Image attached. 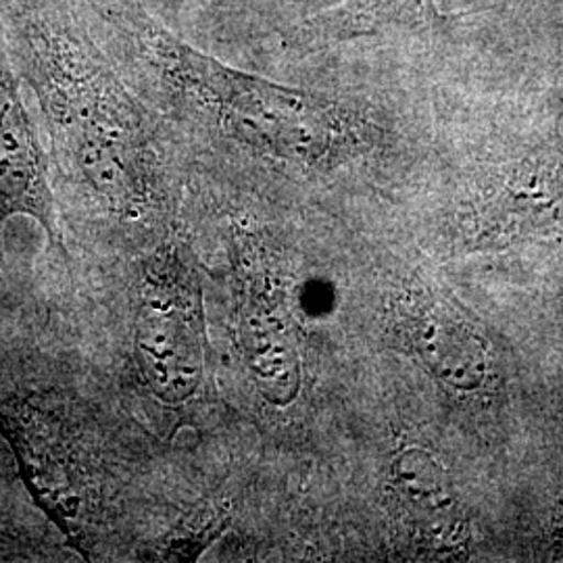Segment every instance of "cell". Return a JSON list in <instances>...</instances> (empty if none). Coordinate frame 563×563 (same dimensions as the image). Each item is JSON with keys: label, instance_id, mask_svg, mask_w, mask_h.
Returning <instances> with one entry per match:
<instances>
[{"label": "cell", "instance_id": "obj_1", "mask_svg": "<svg viewBox=\"0 0 563 563\" xmlns=\"http://www.w3.org/2000/svg\"><path fill=\"white\" fill-rule=\"evenodd\" d=\"M0 11L69 178L115 209L148 201L159 186L148 125L84 11L67 0H2Z\"/></svg>", "mask_w": 563, "mask_h": 563}, {"label": "cell", "instance_id": "obj_2", "mask_svg": "<svg viewBox=\"0 0 563 563\" xmlns=\"http://www.w3.org/2000/svg\"><path fill=\"white\" fill-rule=\"evenodd\" d=\"M134 344L142 376L159 401L178 407L197 395L207 349L202 288L180 246L163 249L142 276Z\"/></svg>", "mask_w": 563, "mask_h": 563}, {"label": "cell", "instance_id": "obj_3", "mask_svg": "<svg viewBox=\"0 0 563 563\" xmlns=\"http://www.w3.org/2000/svg\"><path fill=\"white\" fill-rule=\"evenodd\" d=\"M13 216H27L41 223L48 241L67 257L48 163L21 99L20 78L0 18V257L2 225Z\"/></svg>", "mask_w": 563, "mask_h": 563}, {"label": "cell", "instance_id": "obj_4", "mask_svg": "<svg viewBox=\"0 0 563 563\" xmlns=\"http://www.w3.org/2000/svg\"><path fill=\"white\" fill-rule=\"evenodd\" d=\"M239 341L242 360L265 401L286 407L301 386V357L280 288L260 255L241 257Z\"/></svg>", "mask_w": 563, "mask_h": 563}, {"label": "cell", "instance_id": "obj_5", "mask_svg": "<svg viewBox=\"0 0 563 563\" xmlns=\"http://www.w3.org/2000/svg\"><path fill=\"white\" fill-rule=\"evenodd\" d=\"M451 18L439 0H342L297 23L286 34V48L316 53L393 30L444 27Z\"/></svg>", "mask_w": 563, "mask_h": 563}, {"label": "cell", "instance_id": "obj_6", "mask_svg": "<svg viewBox=\"0 0 563 563\" xmlns=\"http://www.w3.org/2000/svg\"><path fill=\"white\" fill-rule=\"evenodd\" d=\"M30 553L32 551L27 547H23L18 537L0 532V562H7V560H27Z\"/></svg>", "mask_w": 563, "mask_h": 563}]
</instances>
